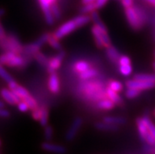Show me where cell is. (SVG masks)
<instances>
[{
  "label": "cell",
  "instance_id": "5b68a950",
  "mask_svg": "<svg viewBox=\"0 0 155 154\" xmlns=\"http://www.w3.org/2000/svg\"><path fill=\"white\" fill-rule=\"evenodd\" d=\"M49 33L43 34V35H42L36 41L34 42V43H29V44H27V45L24 46L22 53H24L25 54L27 55H33L35 53L38 52V51L40 50V48H41V47L43 44H45L46 43H47V39L49 37Z\"/></svg>",
  "mask_w": 155,
  "mask_h": 154
},
{
  "label": "cell",
  "instance_id": "d590c367",
  "mask_svg": "<svg viewBox=\"0 0 155 154\" xmlns=\"http://www.w3.org/2000/svg\"><path fill=\"white\" fill-rule=\"evenodd\" d=\"M23 100L25 102H26V103L28 105L29 109H31V110H33V109H36V108L38 107L36 101H35V100L34 99V98H32V96H31L30 94L29 95H28L26 98H24Z\"/></svg>",
  "mask_w": 155,
  "mask_h": 154
},
{
  "label": "cell",
  "instance_id": "603a6c76",
  "mask_svg": "<svg viewBox=\"0 0 155 154\" xmlns=\"http://www.w3.org/2000/svg\"><path fill=\"white\" fill-rule=\"evenodd\" d=\"M90 68V64L88 62H87L85 61H79L74 65L75 71L78 73L84 72L85 70L88 69Z\"/></svg>",
  "mask_w": 155,
  "mask_h": 154
},
{
  "label": "cell",
  "instance_id": "f35d334b",
  "mask_svg": "<svg viewBox=\"0 0 155 154\" xmlns=\"http://www.w3.org/2000/svg\"><path fill=\"white\" fill-rule=\"evenodd\" d=\"M31 111H32V113H31L32 118L34 120H39L42 113V108L37 107L36 109L31 110Z\"/></svg>",
  "mask_w": 155,
  "mask_h": 154
},
{
  "label": "cell",
  "instance_id": "bcb514c9",
  "mask_svg": "<svg viewBox=\"0 0 155 154\" xmlns=\"http://www.w3.org/2000/svg\"><path fill=\"white\" fill-rule=\"evenodd\" d=\"M145 1L147 2H148V3L151 4V5L155 6V0H145Z\"/></svg>",
  "mask_w": 155,
  "mask_h": 154
},
{
  "label": "cell",
  "instance_id": "ab89813d",
  "mask_svg": "<svg viewBox=\"0 0 155 154\" xmlns=\"http://www.w3.org/2000/svg\"><path fill=\"white\" fill-rule=\"evenodd\" d=\"M117 63L119 64V65H123V64H131V59L128 57V56H120L118 59Z\"/></svg>",
  "mask_w": 155,
  "mask_h": 154
},
{
  "label": "cell",
  "instance_id": "d4e9b609",
  "mask_svg": "<svg viewBox=\"0 0 155 154\" xmlns=\"http://www.w3.org/2000/svg\"><path fill=\"white\" fill-rule=\"evenodd\" d=\"M33 56H34V58L38 62L41 64V65H43V66H44V67L47 66L48 62H49V59L47 58V57L43 54H42V53H40L38 51V52H36L34 54Z\"/></svg>",
  "mask_w": 155,
  "mask_h": 154
},
{
  "label": "cell",
  "instance_id": "74e56055",
  "mask_svg": "<svg viewBox=\"0 0 155 154\" xmlns=\"http://www.w3.org/2000/svg\"><path fill=\"white\" fill-rule=\"evenodd\" d=\"M18 108L19 109L20 112L21 113H25V112L28 111L29 109V106L26 103V102H25L24 100H21L18 103Z\"/></svg>",
  "mask_w": 155,
  "mask_h": 154
},
{
  "label": "cell",
  "instance_id": "484cf974",
  "mask_svg": "<svg viewBox=\"0 0 155 154\" xmlns=\"http://www.w3.org/2000/svg\"><path fill=\"white\" fill-rule=\"evenodd\" d=\"M47 43H49L50 46L51 47H53L54 49L58 50V51L61 49V45L60 42H59V39H57L54 35L50 34L49 37L47 39Z\"/></svg>",
  "mask_w": 155,
  "mask_h": 154
},
{
  "label": "cell",
  "instance_id": "5bb4252c",
  "mask_svg": "<svg viewBox=\"0 0 155 154\" xmlns=\"http://www.w3.org/2000/svg\"><path fill=\"white\" fill-rule=\"evenodd\" d=\"M91 19L93 21L94 25L96 26L101 31L105 32V33H107V28H106L104 23L101 20V18H99V16H98V14L97 13V11L94 10V11L91 13Z\"/></svg>",
  "mask_w": 155,
  "mask_h": 154
},
{
  "label": "cell",
  "instance_id": "6da1fadb",
  "mask_svg": "<svg viewBox=\"0 0 155 154\" xmlns=\"http://www.w3.org/2000/svg\"><path fill=\"white\" fill-rule=\"evenodd\" d=\"M82 90L85 95L91 100L102 99L106 94V92L102 91V84L99 82H89L82 87Z\"/></svg>",
  "mask_w": 155,
  "mask_h": 154
},
{
  "label": "cell",
  "instance_id": "f5cc1de1",
  "mask_svg": "<svg viewBox=\"0 0 155 154\" xmlns=\"http://www.w3.org/2000/svg\"><path fill=\"white\" fill-rule=\"evenodd\" d=\"M0 146H1V141H0Z\"/></svg>",
  "mask_w": 155,
  "mask_h": 154
},
{
  "label": "cell",
  "instance_id": "836d02e7",
  "mask_svg": "<svg viewBox=\"0 0 155 154\" xmlns=\"http://www.w3.org/2000/svg\"><path fill=\"white\" fill-rule=\"evenodd\" d=\"M143 120L145 121V123H146V124H147V127L149 132L150 133V134H151V135L155 138V125H154V123L152 122L151 120L150 119L148 116H143Z\"/></svg>",
  "mask_w": 155,
  "mask_h": 154
},
{
  "label": "cell",
  "instance_id": "cb8c5ba5",
  "mask_svg": "<svg viewBox=\"0 0 155 154\" xmlns=\"http://www.w3.org/2000/svg\"><path fill=\"white\" fill-rule=\"evenodd\" d=\"M12 91L14 92V94H17L21 100H23L24 98H26L28 95H29V93H28V91L26 90L25 88L23 87L19 86V85H18V86L16 87Z\"/></svg>",
  "mask_w": 155,
  "mask_h": 154
},
{
  "label": "cell",
  "instance_id": "f907efd6",
  "mask_svg": "<svg viewBox=\"0 0 155 154\" xmlns=\"http://www.w3.org/2000/svg\"><path fill=\"white\" fill-rule=\"evenodd\" d=\"M153 68H154V69H155V63H153Z\"/></svg>",
  "mask_w": 155,
  "mask_h": 154
},
{
  "label": "cell",
  "instance_id": "4316f807",
  "mask_svg": "<svg viewBox=\"0 0 155 154\" xmlns=\"http://www.w3.org/2000/svg\"><path fill=\"white\" fill-rule=\"evenodd\" d=\"M133 79L142 81H147V82H155V76L152 74H136L134 76Z\"/></svg>",
  "mask_w": 155,
  "mask_h": 154
},
{
  "label": "cell",
  "instance_id": "7402d4cb",
  "mask_svg": "<svg viewBox=\"0 0 155 154\" xmlns=\"http://www.w3.org/2000/svg\"><path fill=\"white\" fill-rule=\"evenodd\" d=\"M103 121L106 123H111L114 125H120L124 124L126 122V120L123 117H118V116H106L103 119Z\"/></svg>",
  "mask_w": 155,
  "mask_h": 154
},
{
  "label": "cell",
  "instance_id": "3957f363",
  "mask_svg": "<svg viewBox=\"0 0 155 154\" xmlns=\"http://www.w3.org/2000/svg\"><path fill=\"white\" fill-rule=\"evenodd\" d=\"M0 64L12 68L21 67L25 64V60L18 54L7 51L3 54L0 55Z\"/></svg>",
  "mask_w": 155,
  "mask_h": 154
},
{
  "label": "cell",
  "instance_id": "ee69618b",
  "mask_svg": "<svg viewBox=\"0 0 155 154\" xmlns=\"http://www.w3.org/2000/svg\"><path fill=\"white\" fill-rule=\"evenodd\" d=\"M6 37V32H5L3 28H2V26L1 25V24H0V42L2 41L3 39H5Z\"/></svg>",
  "mask_w": 155,
  "mask_h": 154
},
{
  "label": "cell",
  "instance_id": "30bf717a",
  "mask_svg": "<svg viewBox=\"0 0 155 154\" xmlns=\"http://www.w3.org/2000/svg\"><path fill=\"white\" fill-rule=\"evenodd\" d=\"M0 93H1V96L2 97V98L10 105H16L21 101L19 97L16 94H14V92L10 90V89L3 88L1 90Z\"/></svg>",
  "mask_w": 155,
  "mask_h": 154
},
{
  "label": "cell",
  "instance_id": "44dd1931",
  "mask_svg": "<svg viewBox=\"0 0 155 154\" xmlns=\"http://www.w3.org/2000/svg\"><path fill=\"white\" fill-rule=\"evenodd\" d=\"M98 72L95 68H91L85 70L84 72L80 73V78L82 80H87L91 78H94L95 76H98Z\"/></svg>",
  "mask_w": 155,
  "mask_h": 154
},
{
  "label": "cell",
  "instance_id": "7a4b0ae2",
  "mask_svg": "<svg viewBox=\"0 0 155 154\" xmlns=\"http://www.w3.org/2000/svg\"><path fill=\"white\" fill-rule=\"evenodd\" d=\"M126 18L128 20V23L132 28L139 29L143 26L144 22L143 14L141 10H138L136 7L131 6V7L125 9Z\"/></svg>",
  "mask_w": 155,
  "mask_h": 154
},
{
  "label": "cell",
  "instance_id": "681fc988",
  "mask_svg": "<svg viewBox=\"0 0 155 154\" xmlns=\"http://www.w3.org/2000/svg\"><path fill=\"white\" fill-rule=\"evenodd\" d=\"M3 107H4V103L0 101V108H3Z\"/></svg>",
  "mask_w": 155,
  "mask_h": 154
},
{
  "label": "cell",
  "instance_id": "7bdbcfd3",
  "mask_svg": "<svg viewBox=\"0 0 155 154\" xmlns=\"http://www.w3.org/2000/svg\"><path fill=\"white\" fill-rule=\"evenodd\" d=\"M106 2H107V0H95L94 3H95V6H96V10L102 8L106 3Z\"/></svg>",
  "mask_w": 155,
  "mask_h": 154
},
{
  "label": "cell",
  "instance_id": "c3c4849f",
  "mask_svg": "<svg viewBox=\"0 0 155 154\" xmlns=\"http://www.w3.org/2000/svg\"><path fill=\"white\" fill-rule=\"evenodd\" d=\"M47 1H48V2H49V3L51 4H53V3H55V2H56V0H47Z\"/></svg>",
  "mask_w": 155,
  "mask_h": 154
},
{
  "label": "cell",
  "instance_id": "e0dca14e",
  "mask_svg": "<svg viewBox=\"0 0 155 154\" xmlns=\"http://www.w3.org/2000/svg\"><path fill=\"white\" fill-rule=\"evenodd\" d=\"M106 94L107 96V98H110L111 101L115 103V105H120L122 103V99L120 98V96L118 94L117 92L114 91L112 89H110V87L106 88Z\"/></svg>",
  "mask_w": 155,
  "mask_h": 154
},
{
  "label": "cell",
  "instance_id": "b9f144b4",
  "mask_svg": "<svg viewBox=\"0 0 155 154\" xmlns=\"http://www.w3.org/2000/svg\"><path fill=\"white\" fill-rule=\"evenodd\" d=\"M122 6L124 8H128L133 6V0H121Z\"/></svg>",
  "mask_w": 155,
  "mask_h": 154
},
{
  "label": "cell",
  "instance_id": "ffe728a7",
  "mask_svg": "<svg viewBox=\"0 0 155 154\" xmlns=\"http://www.w3.org/2000/svg\"><path fill=\"white\" fill-rule=\"evenodd\" d=\"M73 21H74L76 25L77 28L82 27V26L85 25L87 24H88L89 22L91 21V16L87 15V14H82V15L77 16L75 18H73Z\"/></svg>",
  "mask_w": 155,
  "mask_h": 154
},
{
  "label": "cell",
  "instance_id": "60d3db41",
  "mask_svg": "<svg viewBox=\"0 0 155 154\" xmlns=\"http://www.w3.org/2000/svg\"><path fill=\"white\" fill-rule=\"evenodd\" d=\"M10 116V113L8 110L4 109L3 108H0V117H2V118H9Z\"/></svg>",
  "mask_w": 155,
  "mask_h": 154
},
{
  "label": "cell",
  "instance_id": "83f0119b",
  "mask_svg": "<svg viewBox=\"0 0 155 154\" xmlns=\"http://www.w3.org/2000/svg\"><path fill=\"white\" fill-rule=\"evenodd\" d=\"M48 116H49V113H48V109L46 107H42V113L40 116L39 121L40 123V125L42 127H45L47 126L48 123Z\"/></svg>",
  "mask_w": 155,
  "mask_h": 154
},
{
  "label": "cell",
  "instance_id": "277c9868",
  "mask_svg": "<svg viewBox=\"0 0 155 154\" xmlns=\"http://www.w3.org/2000/svg\"><path fill=\"white\" fill-rule=\"evenodd\" d=\"M1 42L2 43L1 46L6 48L7 51H11L15 54H21L23 51V46L15 35H10Z\"/></svg>",
  "mask_w": 155,
  "mask_h": 154
},
{
  "label": "cell",
  "instance_id": "9c48e42d",
  "mask_svg": "<svg viewBox=\"0 0 155 154\" xmlns=\"http://www.w3.org/2000/svg\"><path fill=\"white\" fill-rule=\"evenodd\" d=\"M65 53L64 51H60L56 56L53 57L52 58L49 60V62L47 64V71L51 73V72H55L57 70L59 67L61 66V62H62L63 58L65 57Z\"/></svg>",
  "mask_w": 155,
  "mask_h": 154
},
{
  "label": "cell",
  "instance_id": "8d00e7d4",
  "mask_svg": "<svg viewBox=\"0 0 155 154\" xmlns=\"http://www.w3.org/2000/svg\"><path fill=\"white\" fill-rule=\"evenodd\" d=\"M45 128H44V137H45V139H47V141H50L53 138V134H54V131L52 127L51 126H45Z\"/></svg>",
  "mask_w": 155,
  "mask_h": 154
},
{
  "label": "cell",
  "instance_id": "52a82bcc",
  "mask_svg": "<svg viewBox=\"0 0 155 154\" xmlns=\"http://www.w3.org/2000/svg\"><path fill=\"white\" fill-rule=\"evenodd\" d=\"M127 88H135L140 90H145L152 89L155 87V82H147L138 80H127L125 83Z\"/></svg>",
  "mask_w": 155,
  "mask_h": 154
},
{
  "label": "cell",
  "instance_id": "4fadbf2b",
  "mask_svg": "<svg viewBox=\"0 0 155 154\" xmlns=\"http://www.w3.org/2000/svg\"><path fill=\"white\" fill-rule=\"evenodd\" d=\"M42 149L43 150L47 151V152H57V153H64V152H66V148L65 146L50 143H43L42 144Z\"/></svg>",
  "mask_w": 155,
  "mask_h": 154
},
{
  "label": "cell",
  "instance_id": "e575fe53",
  "mask_svg": "<svg viewBox=\"0 0 155 154\" xmlns=\"http://www.w3.org/2000/svg\"><path fill=\"white\" fill-rule=\"evenodd\" d=\"M51 14L53 15L54 20H58L61 18V10L59 9V7L58 6V5L55 3L51 4Z\"/></svg>",
  "mask_w": 155,
  "mask_h": 154
},
{
  "label": "cell",
  "instance_id": "2e32d148",
  "mask_svg": "<svg viewBox=\"0 0 155 154\" xmlns=\"http://www.w3.org/2000/svg\"><path fill=\"white\" fill-rule=\"evenodd\" d=\"M95 127L99 131H115L118 129V126L111 124V123H106V122H100V123H95Z\"/></svg>",
  "mask_w": 155,
  "mask_h": 154
},
{
  "label": "cell",
  "instance_id": "ba28073f",
  "mask_svg": "<svg viewBox=\"0 0 155 154\" xmlns=\"http://www.w3.org/2000/svg\"><path fill=\"white\" fill-rule=\"evenodd\" d=\"M82 123L83 120L81 117H77V118H75L73 123L71 124L69 130L67 131L66 135H65V139H66L67 141L70 142V141L74 139V138L76 137L77 134L78 133L79 130H80V128H81V126H82Z\"/></svg>",
  "mask_w": 155,
  "mask_h": 154
},
{
  "label": "cell",
  "instance_id": "4dcf8cb0",
  "mask_svg": "<svg viewBox=\"0 0 155 154\" xmlns=\"http://www.w3.org/2000/svg\"><path fill=\"white\" fill-rule=\"evenodd\" d=\"M0 77L2 79H3L6 82H7V84L14 80L13 77L8 73L7 71H6V69H5V68L3 67V65L1 64H0Z\"/></svg>",
  "mask_w": 155,
  "mask_h": 154
},
{
  "label": "cell",
  "instance_id": "7c38bea8",
  "mask_svg": "<svg viewBox=\"0 0 155 154\" xmlns=\"http://www.w3.org/2000/svg\"><path fill=\"white\" fill-rule=\"evenodd\" d=\"M136 125H137L138 131H139L140 138H141L143 140L146 141L149 137L153 136V135L149 132V131H148L147 124H146L145 121L143 119V117H142V118H138V119L136 120Z\"/></svg>",
  "mask_w": 155,
  "mask_h": 154
},
{
  "label": "cell",
  "instance_id": "d6a6232c",
  "mask_svg": "<svg viewBox=\"0 0 155 154\" xmlns=\"http://www.w3.org/2000/svg\"><path fill=\"white\" fill-rule=\"evenodd\" d=\"M96 10L95 3H94V2H89V3L84 4V6L81 8V11L82 14H88V13H91V12L94 11V10Z\"/></svg>",
  "mask_w": 155,
  "mask_h": 154
},
{
  "label": "cell",
  "instance_id": "8992f818",
  "mask_svg": "<svg viewBox=\"0 0 155 154\" xmlns=\"http://www.w3.org/2000/svg\"><path fill=\"white\" fill-rule=\"evenodd\" d=\"M76 28H77L76 24H75L73 20H70L69 21H66L63 25H61L60 27L58 28L56 31L54 32L53 35L55 37L58 39H62L63 37L66 36L67 35H69L72 31H74Z\"/></svg>",
  "mask_w": 155,
  "mask_h": 154
},
{
  "label": "cell",
  "instance_id": "7dc6e473",
  "mask_svg": "<svg viewBox=\"0 0 155 154\" xmlns=\"http://www.w3.org/2000/svg\"><path fill=\"white\" fill-rule=\"evenodd\" d=\"M5 13H6V11H5L4 9H0V17L3 16L5 14Z\"/></svg>",
  "mask_w": 155,
  "mask_h": 154
},
{
  "label": "cell",
  "instance_id": "ac0fdd59",
  "mask_svg": "<svg viewBox=\"0 0 155 154\" xmlns=\"http://www.w3.org/2000/svg\"><path fill=\"white\" fill-rule=\"evenodd\" d=\"M91 32H92L93 34V36H94V42H95V43H96L97 47H99V48L104 47H103V43H102V31H101L100 30L98 29L96 26L94 25L92 28H91Z\"/></svg>",
  "mask_w": 155,
  "mask_h": 154
},
{
  "label": "cell",
  "instance_id": "9a60e30c",
  "mask_svg": "<svg viewBox=\"0 0 155 154\" xmlns=\"http://www.w3.org/2000/svg\"><path fill=\"white\" fill-rule=\"evenodd\" d=\"M106 55L109 57L110 60H111L113 62L116 63L118 61V59L120 57V53L112 45H110V47H106Z\"/></svg>",
  "mask_w": 155,
  "mask_h": 154
},
{
  "label": "cell",
  "instance_id": "8fae6325",
  "mask_svg": "<svg viewBox=\"0 0 155 154\" xmlns=\"http://www.w3.org/2000/svg\"><path fill=\"white\" fill-rule=\"evenodd\" d=\"M48 87L52 94H58L60 91V82L56 72H53L50 73L48 80Z\"/></svg>",
  "mask_w": 155,
  "mask_h": 154
},
{
  "label": "cell",
  "instance_id": "f1b7e54d",
  "mask_svg": "<svg viewBox=\"0 0 155 154\" xmlns=\"http://www.w3.org/2000/svg\"><path fill=\"white\" fill-rule=\"evenodd\" d=\"M119 71L120 74L124 76H128L132 74V64H123V65H119Z\"/></svg>",
  "mask_w": 155,
  "mask_h": 154
},
{
  "label": "cell",
  "instance_id": "d6986e66",
  "mask_svg": "<svg viewBox=\"0 0 155 154\" xmlns=\"http://www.w3.org/2000/svg\"><path fill=\"white\" fill-rule=\"evenodd\" d=\"M97 106L101 109L110 110V109H114V106H115V103L108 98H102V99L99 100V102H98Z\"/></svg>",
  "mask_w": 155,
  "mask_h": 154
},
{
  "label": "cell",
  "instance_id": "f6af8a7d",
  "mask_svg": "<svg viewBox=\"0 0 155 154\" xmlns=\"http://www.w3.org/2000/svg\"><path fill=\"white\" fill-rule=\"evenodd\" d=\"M81 2H82V3L84 5V4L89 3V2H95V0H81Z\"/></svg>",
  "mask_w": 155,
  "mask_h": 154
},
{
  "label": "cell",
  "instance_id": "f546056e",
  "mask_svg": "<svg viewBox=\"0 0 155 154\" xmlns=\"http://www.w3.org/2000/svg\"><path fill=\"white\" fill-rule=\"evenodd\" d=\"M109 87L110 89H112L114 91L119 92L123 90V84L120 82V81H117V80H111L109 83Z\"/></svg>",
  "mask_w": 155,
  "mask_h": 154
},
{
  "label": "cell",
  "instance_id": "816d5d0a",
  "mask_svg": "<svg viewBox=\"0 0 155 154\" xmlns=\"http://www.w3.org/2000/svg\"><path fill=\"white\" fill-rule=\"evenodd\" d=\"M153 115H154V116H155V110L153 111Z\"/></svg>",
  "mask_w": 155,
  "mask_h": 154
},
{
  "label": "cell",
  "instance_id": "1f68e13d",
  "mask_svg": "<svg viewBox=\"0 0 155 154\" xmlns=\"http://www.w3.org/2000/svg\"><path fill=\"white\" fill-rule=\"evenodd\" d=\"M141 93V90L135 89V88H128L125 91V96L126 98H129V99H132V98H136L137 96H139Z\"/></svg>",
  "mask_w": 155,
  "mask_h": 154
}]
</instances>
